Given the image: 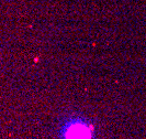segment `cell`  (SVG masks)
<instances>
[{
	"label": "cell",
	"instance_id": "1",
	"mask_svg": "<svg viewBox=\"0 0 146 139\" xmlns=\"http://www.w3.org/2000/svg\"><path fill=\"white\" fill-rule=\"evenodd\" d=\"M91 132L84 125H75L69 127L66 134V139H90Z\"/></svg>",
	"mask_w": 146,
	"mask_h": 139
}]
</instances>
